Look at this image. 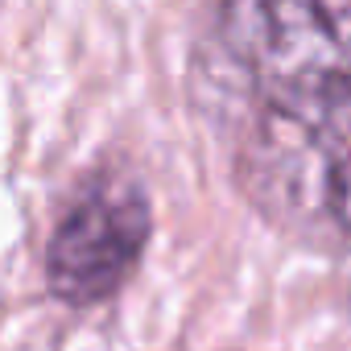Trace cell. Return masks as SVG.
Listing matches in <instances>:
<instances>
[{
	"instance_id": "1",
	"label": "cell",
	"mask_w": 351,
	"mask_h": 351,
	"mask_svg": "<svg viewBox=\"0 0 351 351\" xmlns=\"http://www.w3.org/2000/svg\"><path fill=\"white\" fill-rule=\"evenodd\" d=\"M219 38L289 116L322 112L351 87V0H219Z\"/></svg>"
},
{
	"instance_id": "2",
	"label": "cell",
	"mask_w": 351,
	"mask_h": 351,
	"mask_svg": "<svg viewBox=\"0 0 351 351\" xmlns=\"http://www.w3.org/2000/svg\"><path fill=\"white\" fill-rule=\"evenodd\" d=\"M149 240V203L128 182H91L58 219L46 244L50 293L66 306L112 298Z\"/></svg>"
},
{
	"instance_id": "3",
	"label": "cell",
	"mask_w": 351,
	"mask_h": 351,
	"mask_svg": "<svg viewBox=\"0 0 351 351\" xmlns=\"http://www.w3.org/2000/svg\"><path fill=\"white\" fill-rule=\"evenodd\" d=\"M335 104L322 112H310L306 120L314 124L318 141L326 145V182H322L326 215L339 228V236L351 240V116H330Z\"/></svg>"
}]
</instances>
